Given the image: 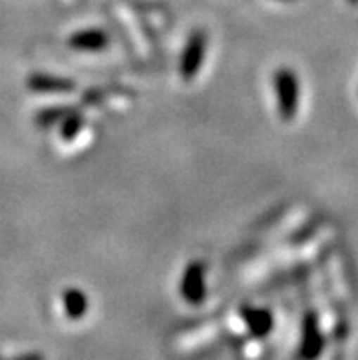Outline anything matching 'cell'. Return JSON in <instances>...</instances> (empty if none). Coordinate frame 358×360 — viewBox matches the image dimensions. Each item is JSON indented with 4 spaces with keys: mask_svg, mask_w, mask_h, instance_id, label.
<instances>
[{
    "mask_svg": "<svg viewBox=\"0 0 358 360\" xmlns=\"http://www.w3.org/2000/svg\"><path fill=\"white\" fill-rule=\"evenodd\" d=\"M63 309L66 316L79 320L88 313V297L77 288H70L63 292Z\"/></svg>",
    "mask_w": 358,
    "mask_h": 360,
    "instance_id": "ba28073f",
    "label": "cell"
},
{
    "mask_svg": "<svg viewBox=\"0 0 358 360\" xmlns=\"http://www.w3.org/2000/svg\"><path fill=\"white\" fill-rule=\"evenodd\" d=\"M207 46H209V37L203 30H194L186 39L179 57V75L185 82L194 81L196 75L200 73L207 55Z\"/></svg>",
    "mask_w": 358,
    "mask_h": 360,
    "instance_id": "7a4b0ae2",
    "label": "cell"
},
{
    "mask_svg": "<svg viewBox=\"0 0 358 360\" xmlns=\"http://www.w3.org/2000/svg\"><path fill=\"white\" fill-rule=\"evenodd\" d=\"M27 88L33 94H42V96H64L75 91L77 84L68 77H59V75H48V73H32L26 81Z\"/></svg>",
    "mask_w": 358,
    "mask_h": 360,
    "instance_id": "5b68a950",
    "label": "cell"
},
{
    "mask_svg": "<svg viewBox=\"0 0 358 360\" xmlns=\"http://www.w3.org/2000/svg\"><path fill=\"white\" fill-rule=\"evenodd\" d=\"M351 4H358V0H350Z\"/></svg>",
    "mask_w": 358,
    "mask_h": 360,
    "instance_id": "7c38bea8",
    "label": "cell"
},
{
    "mask_svg": "<svg viewBox=\"0 0 358 360\" xmlns=\"http://www.w3.org/2000/svg\"><path fill=\"white\" fill-rule=\"evenodd\" d=\"M110 37L106 32L99 27H90V30H79L73 35H70L68 46L75 51H87V53H96L108 48Z\"/></svg>",
    "mask_w": 358,
    "mask_h": 360,
    "instance_id": "8992f818",
    "label": "cell"
},
{
    "mask_svg": "<svg viewBox=\"0 0 358 360\" xmlns=\"http://www.w3.org/2000/svg\"><path fill=\"white\" fill-rule=\"evenodd\" d=\"M326 347V337L322 333L318 315L314 311H307L302 320V340H300L296 359L298 360H318Z\"/></svg>",
    "mask_w": 358,
    "mask_h": 360,
    "instance_id": "3957f363",
    "label": "cell"
},
{
    "mask_svg": "<svg viewBox=\"0 0 358 360\" xmlns=\"http://www.w3.org/2000/svg\"><path fill=\"white\" fill-rule=\"evenodd\" d=\"M73 110L77 108H68V106H53V108H44L35 115V124L37 127L48 128L55 123H60L66 115H70Z\"/></svg>",
    "mask_w": 358,
    "mask_h": 360,
    "instance_id": "30bf717a",
    "label": "cell"
},
{
    "mask_svg": "<svg viewBox=\"0 0 358 360\" xmlns=\"http://www.w3.org/2000/svg\"><path fill=\"white\" fill-rule=\"evenodd\" d=\"M0 360H2V359H0ZM9 360H46V359L42 355H39V353H27V355L15 356V359H9Z\"/></svg>",
    "mask_w": 358,
    "mask_h": 360,
    "instance_id": "8fae6325",
    "label": "cell"
},
{
    "mask_svg": "<svg viewBox=\"0 0 358 360\" xmlns=\"http://www.w3.org/2000/svg\"><path fill=\"white\" fill-rule=\"evenodd\" d=\"M274 91H276L278 114L281 121H293L298 114L300 82L296 72L290 68H280L274 73Z\"/></svg>",
    "mask_w": 358,
    "mask_h": 360,
    "instance_id": "6da1fadb",
    "label": "cell"
},
{
    "mask_svg": "<svg viewBox=\"0 0 358 360\" xmlns=\"http://www.w3.org/2000/svg\"><path fill=\"white\" fill-rule=\"evenodd\" d=\"M240 315L252 337L265 338L274 329V316H272L271 311L262 309V307L243 306L240 311Z\"/></svg>",
    "mask_w": 358,
    "mask_h": 360,
    "instance_id": "52a82bcc",
    "label": "cell"
},
{
    "mask_svg": "<svg viewBox=\"0 0 358 360\" xmlns=\"http://www.w3.org/2000/svg\"><path fill=\"white\" fill-rule=\"evenodd\" d=\"M207 265L201 260H194L186 265L183 271L181 283H179V292L183 300L191 306H200L207 298Z\"/></svg>",
    "mask_w": 358,
    "mask_h": 360,
    "instance_id": "277c9868",
    "label": "cell"
},
{
    "mask_svg": "<svg viewBox=\"0 0 358 360\" xmlns=\"http://www.w3.org/2000/svg\"><path fill=\"white\" fill-rule=\"evenodd\" d=\"M82 127H84V115L79 110H73L72 114L66 115L60 121V139L63 141H72V139L79 136Z\"/></svg>",
    "mask_w": 358,
    "mask_h": 360,
    "instance_id": "9c48e42d",
    "label": "cell"
}]
</instances>
